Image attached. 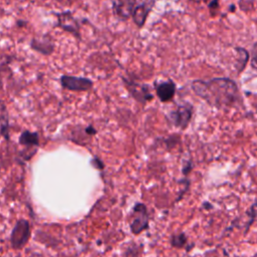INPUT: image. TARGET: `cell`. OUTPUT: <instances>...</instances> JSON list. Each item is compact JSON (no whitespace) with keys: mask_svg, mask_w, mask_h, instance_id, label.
<instances>
[{"mask_svg":"<svg viewBox=\"0 0 257 257\" xmlns=\"http://www.w3.org/2000/svg\"><path fill=\"white\" fill-rule=\"evenodd\" d=\"M192 89L198 96L218 108L233 106L240 99L236 83L225 77L213 78L207 81L195 80L192 83Z\"/></svg>","mask_w":257,"mask_h":257,"instance_id":"cell-1","label":"cell"},{"mask_svg":"<svg viewBox=\"0 0 257 257\" xmlns=\"http://www.w3.org/2000/svg\"><path fill=\"white\" fill-rule=\"evenodd\" d=\"M193 114V106L190 103H184L177 105V107L170 111L168 119L178 128H186L191 121Z\"/></svg>","mask_w":257,"mask_h":257,"instance_id":"cell-2","label":"cell"},{"mask_svg":"<svg viewBox=\"0 0 257 257\" xmlns=\"http://www.w3.org/2000/svg\"><path fill=\"white\" fill-rule=\"evenodd\" d=\"M30 237V225L27 220H18L11 232L10 243L14 249H21Z\"/></svg>","mask_w":257,"mask_h":257,"instance_id":"cell-3","label":"cell"},{"mask_svg":"<svg viewBox=\"0 0 257 257\" xmlns=\"http://www.w3.org/2000/svg\"><path fill=\"white\" fill-rule=\"evenodd\" d=\"M149 225V214L147 207L142 204L138 203L135 205L133 209V220L131 223V231L135 235H139L145 229L148 228Z\"/></svg>","mask_w":257,"mask_h":257,"instance_id":"cell-4","label":"cell"},{"mask_svg":"<svg viewBox=\"0 0 257 257\" xmlns=\"http://www.w3.org/2000/svg\"><path fill=\"white\" fill-rule=\"evenodd\" d=\"M122 81H123L126 89L128 90V92L131 93V95L139 102L146 103V102L150 101L151 99H153V94L151 93L149 85L143 84V83H138L136 81L126 79L124 77H122Z\"/></svg>","mask_w":257,"mask_h":257,"instance_id":"cell-5","label":"cell"},{"mask_svg":"<svg viewBox=\"0 0 257 257\" xmlns=\"http://www.w3.org/2000/svg\"><path fill=\"white\" fill-rule=\"evenodd\" d=\"M60 83L63 88L71 91H87L92 87V81L86 77L61 75Z\"/></svg>","mask_w":257,"mask_h":257,"instance_id":"cell-6","label":"cell"},{"mask_svg":"<svg viewBox=\"0 0 257 257\" xmlns=\"http://www.w3.org/2000/svg\"><path fill=\"white\" fill-rule=\"evenodd\" d=\"M56 17L58 19V22H57L58 27L71 33L78 40L80 39L78 21L73 17L70 11H63L60 13H56Z\"/></svg>","mask_w":257,"mask_h":257,"instance_id":"cell-7","label":"cell"},{"mask_svg":"<svg viewBox=\"0 0 257 257\" xmlns=\"http://www.w3.org/2000/svg\"><path fill=\"white\" fill-rule=\"evenodd\" d=\"M155 5V0H137L133 12V19L138 27H143L148 15Z\"/></svg>","mask_w":257,"mask_h":257,"instance_id":"cell-8","label":"cell"},{"mask_svg":"<svg viewBox=\"0 0 257 257\" xmlns=\"http://www.w3.org/2000/svg\"><path fill=\"white\" fill-rule=\"evenodd\" d=\"M155 90L157 96L162 102L171 101L176 93V83L172 79L165 81H155Z\"/></svg>","mask_w":257,"mask_h":257,"instance_id":"cell-9","label":"cell"},{"mask_svg":"<svg viewBox=\"0 0 257 257\" xmlns=\"http://www.w3.org/2000/svg\"><path fill=\"white\" fill-rule=\"evenodd\" d=\"M137 0H111L112 11L119 19H128L133 16Z\"/></svg>","mask_w":257,"mask_h":257,"instance_id":"cell-10","label":"cell"},{"mask_svg":"<svg viewBox=\"0 0 257 257\" xmlns=\"http://www.w3.org/2000/svg\"><path fill=\"white\" fill-rule=\"evenodd\" d=\"M19 144L26 147L27 149H34L39 146V136L37 133L30 132V131H24L21 133L19 137Z\"/></svg>","mask_w":257,"mask_h":257,"instance_id":"cell-11","label":"cell"},{"mask_svg":"<svg viewBox=\"0 0 257 257\" xmlns=\"http://www.w3.org/2000/svg\"><path fill=\"white\" fill-rule=\"evenodd\" d=\"M31 47L42 54H50L54 49L53 43L50 41L49 38L47 39L46 36H44L42 39H39V40L34 38L31 41Z\"/></svg>","mask_w":257,"mask_h":257,"instance_id":"cell-12","label":"cell"},{"mask_svg":"<svg viewBox=\"0 0 257 257\" xmlns=\"http://www.w3.org/2000/svg\"><path fill=\"white\" fill-rule=\"evenodd\" d=\"M8 128H9V122H8V113L6 111V107L4 103L1 104V134L2 136L8 141L9 135H8Z\"/></svg>","mask_w":257,"mask_h":257,"instance_id":"cell-13","label":"cell"},{"mask_svg":"<svg viewBox=\"0 0 257 257\" xmlns=\"http://www.w3.org/2000/svg\"><path fill=\"white\" fill-rule=\"evenodd\" d=\"M171 245L173 247L176 248H183L185 247V245L187 244V236L185 235V233H179V234H175L172 236L171 240Z\"/></svg>","mask_w":257,"mask_h":257,"instance_id":"cell-14","label":"cell"},{"mask_svg":"<svg viewBox=\"0 0 257 257\" xmlns=\"http://www.w3.org/2000/svg\"><path fill=\"white\" fill-rule=\"evenodd\" d=\"M246 214H247L248 217H249V221H248L247 224H246L245 232L248 231V229L251 227V225L253 224V222L255 221V219H256V217H257V199L251 204V206H250V208H249V210L247 211Z\"/></svg>","mask_w":257,"mask_h":257,"instance_id":"cell-15","label":"cell"},{"mask_svg":"<svg viewBox=\"0 0 257 257\" xmlns=\"http://www.w3.org/2000/svg\"><path fill=\"white\" fill-rule=\"evenodd\" d=\"M237 51H238V54H239L238 60H239V62H240L238 68H239V70H242L243 67L245 66L246 62H247L248 53H247L246 50H244V49H242V48H237Z\"/></svg>","mask_w":257,"mask_h":257,"instance_id":"cell-16","label":"cell"},{"mask_svg":"<svg viewBox=\"0 0 257 257\" xmlns=\"http://www.w3.org/2000/svg\"><path fill=\"white\" fill-rule=\"evenodd\" d=\"M91 164H92L95 168H97V169H99V170L103 169V164H102V162H101L98 158H93L92 161H91Z\"/></svg>","mask_w":257,"mask_h":257,"instance_id":"cell-17","label":"cell"},{"mask_svg":"<svg viewBox=\"0 0 257 257\" xmlns=\"http://www.w3.org/2000/svg\"><path fill=\"white\" fill-rule=\"evenodd\" d=\"M84 133L88 136H93V135L96 134V130L92 125H88L84 128Z\"/></svg>","mask_w":257,"mask_h":257,"instance_id":"cell-18","label":"cell"},{"mask_svg":"<svg viewBox=\"0 0 257 257\" xmlns=\"http://www.w3.org/2000/svg\"><path fill=\"white\" fill-rule=\"evenodd\" d=\"M209 7H210V10L213 12L214 9L218 7V0H212V2L209 4Z\"/></svg>","mask_w":257,"mask_h":257,"instance_id":"cell-19","label":"cell"},{"mask_svg":"<svg viewBox=\"0 0 257 257\" xmlns=\"http://www.w3.org/2000/svg\"><path fill=\"white\" fill-rule=\"evenodd\" d=\"M252 65H253L255 68H257V52H256V54L254 55V57H253V59H252Z\"/></svg>","mask_w":257,"mask_h":257,"instance_id":"cell-20","label":"cell"}]
</instances>
